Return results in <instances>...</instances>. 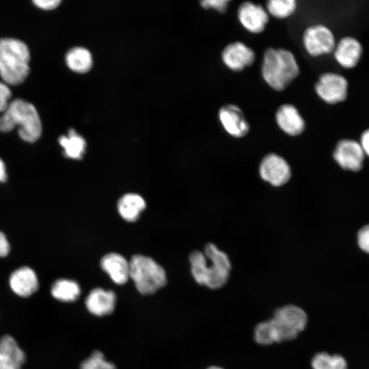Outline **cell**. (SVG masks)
Masks as SVG:
<instances>
[{
  "label": "cell",
  "instance_id": "6da1fadb",
  "mask_svg": "<svg viewBox=\"0 0 369 369\" xmlns=\"http://www.w3.org/2000/svg\"><path fill=\"white\" fill-rule=\"evenodd\" d=\"M192 275L197 283L211 289L223 286L230 276L231 264L228 256L215 245L209 243L204 254L199 251L189 256Z\"/></svg>",
  "mask_w": 369,
  "mask_h": 369
},
{
  "label": "cell",
  "instance_id": "7a4b0ae2",
  "mask_svg": "<svg viewBox=\"0 0 369 369\" xmlns=\"http://www.w3.org/2000/svg\"><path fill=\"white\" fill-rule=\"evenodd\" d=\"M300 68L296 57L289 50L269 47L263 53L261 73L273 90L282 92L299 76Z\"/></svg>",
  "mask_w": 369,
  "mask_h": 369
},
{
  "label": "cell",
  "instance_id": "3957f363",
  "mask_svg": "<svg viewBox=\"0 0 369 369\" xmlns=\"http://www.w3.org/2000/svg\"><path fill=\"white\" fill-rule=\"evenodd\" d=\"M18 126V135L25 141H37L42 133V124L36 107L22 99L10 102L0 116V131L9 132Z\"/></svg>",
  "mask_w": 369,
  "mask_h": 369
},
{
  "label": "cell",
  "instance_id": "277c9868",
  "mask_svg": "<svg viewBox=\"0 0 369 369\" xmlns=\"http://www.w3.org/2000/svg\"><path fill=\"white\" fill-rule=\"evenodd\" d=\"M30 53L23 41L10 38L0 39V75L6 84L19 85L27 78Z\"/></svg>",
  "mask_w": 369,
  "mask_h": 369
},
{
  "label": "cell",
  "instance_id": "5b68a950",
  "mask_svg": "<svg viewBox=\"0 0 369 369\" xmlns=\"http://www.w3.org/2000/svg\"><path fill=\"white\" fill-rule=\"evenodd\" d=\"M129 264L130 278L141 294H152L166 284L165 270L151 258L135 255Z\"/></svg>",
  "mask_w": 369,
  "mask_h": 369
},
{
  "label": "cell",
  "instance_id": "8992f818",
  "mask_svg": "<svg viewBox=\"0 0 369 369\" xmlns=\"http://www.w3.org/2000/svg\"><path fill=\"white\" fill-rule=\"evenodd\" d=\"M278 342L295 339L308 323L305 312L299 306L286 305L277 309L271 318Z\"/></svg>",
  "mask_w": 369,
  "mask_h": 369
},
{
  "label": "cell",
  "instance_id": "52a82bcc",
  "mask_svg": "<svg viewBox=\"0 0 369 369\" xmlns=\"http://www.w3.org/2000/svg\"><path fill=\"white\" fill-rule=\"evenodd\" d=\"M302 42L306 52L312 57L329 53L336 46L331 31L320 24L311 25L304 30Z\"/></svg>",
  "mask_w": 369,
  "mask_h": 369
},
{
  "label": "cell",
  "instance_id": "ba28073f",
  "mask_svg": "<svg viewBox=\"0 0 369 369\" xmlns=\"http://www.w3.org/2000/svg\"><path fill=\"white\" fill-rule=\"evenodd\" d=\"M314 90L318 97L325 102L336 104L346 98L348 82L339 74L325 72L318 77Z\"/></svg>",
  "mask_w": 369,
  "mask_h": 369
},
{
  "label": "cell",
  "instance_id": "9c48e42d",
  "mask_svg": "<svg viewBox=\"0 0 369 369\" xmlns=\"http://www.w3.org/2000/svg\"><path fill=\"white\" fill-rule=\"evenodd\" d=\"M221 57L222 62L228 69L234 72H241L254 64L256 54L246 44L236 41L224 47Z\"/></svg>",
  "mask_w": 369,
  "mask_h": 369
},
{
  "label": "cell",
  "instance_id": "30bf717a",
  "mask_svg": "<svg viewBox=\"0 0 369 369\" xmlns=\"http://www.w3.org/2000/svg\"><path fill=\"white\" fill-rule=\"evenodd\" d=\"M237 18L241 25L252 33H262L269 20V15L261 5L245 1L239 5Z\"/></svg>",
  "mask_w": 369,
  "mask_h": 369
},
{
  "label": "cell",
  "instance_id": "8fae6325",
  "mask_svg": "<svg viewBox=\"0 0 369 369\" xmlns=\"http://www.w3.org/2000/svg\"><path fill=\"white\" fill-rule=\"evenodd\" d=\"M364 155L360 144L348 139L339 141L333 154L335 161L341 167L353 172L361 169Z\"/></svg>",
  "mask_w": 369,
  "mask_h": 369
},
{
  "label": "cell",
  "instance_id": "7c38bea8",
  "mask_svg": "<svg viewBox=\"0 0 369 369\" xmlns=\"http://www.w3.org/2000/svg\"><path fill=\"white\" fill-rule=\"evenodd\" d=\"M218 118L223 129L233 137H243L249 131V124L236 105H223L219 109Z\"/></svg>",
  "mask_w": 369,
  "mask_h": 369
},
{
  "label": "cell",
  "instance_id": "4fadbf2b",
  "mask_svg": "<svg viewBox=\"0 0 369 369\" xmlns=\"http://www.w3.org/2000/svg\"><path fill=\"white\" fill-rule=\"evenodd\" d=\"M261 178L273 186H281L290 178V168L282 156L271 153L266 155L260 165Z\"/></svg>",
  "mask_w": 369,
  "mask_h": 369
},
{
  "label": "cell",
  "instance_id": "5bb4252c",
  "mask_svg": "<svg viewBox=\"0 0 369 369\" xmlns=\"http://www.w3.org/2000/svg\"><path fill=\"white\" fill-rule=\"evenodd\" d=\"M278 127L290 136L301 135L305 128V122L297 108L290 103L280 105L275 115Z\"/></svg>",
  "mask_w": 369,
  "mask_h": 369
},
{
  "label": "cell",
  "instance_id": "9a60e30c",
  "mask_svg": "<svg viewBox=\"0 0 369 369\" xmlns=\"http://www.w3.org/2000/svg\"><path fill=\"white\" fill-rule=\"evenodd\" d=\"M9 284L12 290L21 297H30L39 287L36 273L28 266L20 267L12 272L9 278Z\"/></svg>",
  "mask_w": 369,
  "mask_h": 369
},
{
  "label": "cell",
  "instance_id": "2e32d148",
  "mask_svg": "<svg viewBox=\"0 0 369 369\" xmlns=\"http://www.w3.org/2000/svg\"><path fill=\"white\" fill-rule=\"evenodd\" d=\"M26 357L15 339L4 335L0 339V369H21Z\"/></svg>",
  "mask_w": 369,
  "mask_h": 369
},
{
  "label": "cell",
  "instance_id": "e0dca14e",
  "mask_svg": "<svg viewBox=\"0 0 369 369\" xmlns=\"http://www.w3.org/2000/svg\"><path fill=\"white\" fill-rule=\"evenodd\" d=\"M85 303L91 314L98 316H105L114 310L116 296L112 290L96 288L90 292Z\"/></svg>",
  "mask_w": 369,
  "mask_h": 369
},
{
  "label": "cell",
  "instance_id": "ac0fdd59",
  "mask_svg": "<svg viewBox=\"0 0 369 369\" xmlns=\"http://www.w3.org/2000/svg\"><path fill=\"white\" fill-rule=\"evenodd\" d=\"M333 51L334 57L340 66L345 68H351L359 62L362 47L357 39L345 37L340 40Z\"/></svg>",
  "mask_w": 369,
  "mask_h": 369
},
{
  "label": "cell",
  "instance_id": "d6986e66",
  "mask_svg": "<svg viewBox=\"0 0 369 369\" xmlns=\"http://www.w3.org/2000/svg\"><path fill=\"white\" fill-rule=\"evenodd\" d=\"M100 266L117 284H124L130 278L129 262L119 254L105 255L100 260Z\"/></svg>",
  "mask_w": 369,
  "mask_h": 369
},
{
  "label": "cell",
  "instance_id": "ffe728a7",
  "mask_svg": "<svg viewBox=\"0 0 369 369\" xmlns=\"http://www.w3.org/2000/svg\"><path fill=\"white\" fill-rule=\"evenodd\" d=\"M146 207L143 197L136 193H127L120 198L118 210L120 216L127 221H135Z\"/></svg>",
  "mask_w": 369,
  "mask_h": 369
},
{
  "label": "cell",
  "instance_id": "44dd1931",
  "mask_svg": "<svg viewBox=\"0 0 369 369\" xmlns=\"http://www.w3.org/2000/svg\"><path fill=\"white\" fill-rule=\"evenodd\" d=\"M51 293L53 298L59 301L72 302L79 297L81 288L74 280L59 279L51 286Z\"/></svg>",
  "mask_w": 369,
  "mask_h": 369
},
{
  "label": "cell",
  "instance_id": "7402d4cb",
  "mask_svg": "<svg viewBox=\"0 0 369 369\" xmlns=\"http://www.w3.org/2000/svg\"><path fill=\"white\" fill-rule=\"evenodd\" d=\"M59 143L64 149L66 157L72 159L82 158L86 146L85 141L74 129L69 130L68 136L59 137Z\"/></svg>",
  "mask_w": 369,
  "mask_h": 369
},
{
  "label": "cell",
  "instance_id": "603a6c76",
  "mask_svg": "<svg viewBox=\"0 0 369 369\" xmlns=\"http://www.w3.org/2000/svg\"><path fill=\"white\" fill-rule=\"evenodd\" d=\"M66 62L72 70L83 73L91 68L92 57L87 49L83 47H74L66 53Z\"/></svg>",
  "mask_w": 369,
  "mask_h": 369
},
{
  "label": "cell",
  "instance_id": "cb8c5ba5",
  "mask_svg": "<svg viewBox=\"0 0 369 369\" xmlns=\"http://www.w3.org/2000/svg\"><path fill=\"white\" fill-rule=\"evenodd\" d=\"M313 369H348L345 358L339 354L331 355L320 352L314 355L311 361Z\"/></svg>",
  "mask_w": 369,
  "mask_h": 369
},
{
  "label": "cell",
  "instance_id": "d4e9b609",
  "mask_svg": "<svg viewBox=\"0 0 369 369\" xmlns=\"http://www.w3.org/2000/svg\"><path fill=\"white\" fill-rule=\"evenodd\" d=\"M295 0H269L266 3V10L269 15L278 19H284L292 15L297 10Z\"/></svg>",
  "mask_w": 369,
  "mask_h": 369
},
{
  "label": "cell",
  "instance_id": "484cf974",
  "mask_svg": "<svg viewBox=\"0 0 369 369\" xmlns=\"http://www.w3.org/2000/svg\"><path fill=\"white\" fill-rule=\"evenodd\" d=\"M255 341L261 345L278 342L275 330L271 319L258 323L254 329Z\"/></svg>",
  "mask_w": 369,
  "mask_h": 369
},
{
  "label": "cell",
  "instance_id": "4316f807",
  "mask_svg": "<svg viewBox=\"0 0 369 369\" xmlns=\"http://www.w3.org/2000/svg\"><path fill=\"white\" fill-rule=\"evenodd\" d=\"M81 369H116L115 366L105 359L100 351H94L90 357L83 361Z\"/></svg>",
  "mask_w": 369,
  "mask_h": 369
},
{
  "label": "cell",
  "instance_id": "83f0119b",
  "mask_svg": "<svg viewBox=\"0 0 369 369\" xmlns=\"http://www.w3.org/2000/svg\"><path fill=\"white\" fill-rule=\"evenodd\" d=\"M230 2L229 0H204L200 1V4L204 9L211 8L224 14L227 11Z\"/></svg>",
  "mask_w": 369,
  "mask_h": 369
},
{
  "label": "cell",
  "instance_id": "f1b7e54d",
  "mask_svg": "<svg viewBox=\"0 0 369 369\" xmlns=\"http://www.w3.org/2000/svg\"><path fill=\"white\" fill-rule=\"evenodd\" d=\"M357 243L361 250L369 254V224L359 230L357 234Z\"/></svg>",
  "mask_w": 369,
  "mask_h": 369
},
{
  "label": "cell",
  "instance_id": "f546056e",
  "mask_svg": "<svg viewBox=\"0 0 369 369\" xmlns=\"http://www.w3.org/2000/svg\"><path fill=\"white\" fill-rule=\"evenodd\" d=\"M12 96V92L6 83L0 81V112H4L8 108Z\"/></svg>",
  "mask_w": 369,
  "mask_h": 369
},
{
  "label": "cell",
  "instance_id": "4dcf8cb0",
  "mask_svg": "<svg viewBox=\"0 0 369 369\" xmlns=\"http://www.w3.org/2000/svg\"><path fill=\"white\" fill-rule=\"evenodd\" d=\"M33 3L43 10H53L61 3L59 0H35Z\"/></svg>",
  "mask_w": 369,
  "mask_h": 369
},
{
  "label": "cell",
  "instance_id": "1f68e13d",
  "mask_svg": "<svg viewBox=\"0 0 369 369\" xmlns=\"http://www.w3.org/2000/svg\"><path fill=\"white\" fill-rule=\"evenodd\" d=\"M10 251V245L5 234L0 232V257L6 256Z\"/></svg>",
  "mask_w": 369,
  "mask_h": 369
},
{
  "label": "cell",
  "instance_id": "d6a6232c",
  "mask_svg": "<svg viewBox=\"0 0 369 369\" xmlns=\"http://www.w3.org/2000/svg\"><path fill=\"white\" fill-rule=\"evenodd\" d=\"M359 144L364 154L369 156V129L366 130L361 134Z\"/></svg>",
  "mask_w": 369,
  "mask_h": 369
},
{
  "label": "cell",
  "instance_id": "836d02e7",
  "mask_svg": "<svg viewBox=\"0 0 369 369\" xmlns=\"http://www.w3.org/2000/svg\"><path fill=\"white\" fill-rule=\"evenodd\" d=\"M7 179L6 169L3 161L0 159V182H5Z\"/></svg>",
  "mask_w": 369,
  "mask_h": 369
},
{
  "label": "cell",
  "instance_id": "e575fe53",
  "mask_svg": "<svg viewBox=\"0 0 369 369\" xmlns=\"http://www.w3.org/2000/svg\"><path fill=\"white\" fill-rule=\"evenodd\" d=\"M206 369H223V368L219 367V366H210V367L207 368Z\"/></svg>",
  "mask_w": 369,
  "mask_h": 369
}]
</instances>
